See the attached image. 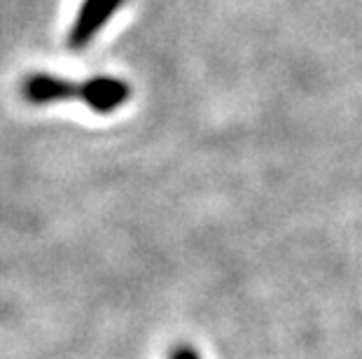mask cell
<instances>
[{
    "mask_svg": "<svg viewBox=\"0 0 362 359\" xmlns=\"http://www.w3.org/2000/svg\"><path fill=\"white\" fill-rule=\"evenodd\" d=\"M21 94L33 105L80 101L98 114H110L129 103L131 87L124 80L110 78V75H98L87 82H73L59 75L35 73L24 80Z\"/></svg>",
    "mask_w": 362,
    "mask_h": 359,
    "instance_id": "6da1fadb",
    "label": "cell"
},
{
    "mask_svg": "<svg viewBox=\"0 0 362 359\" xmlns=\"http://www.w3.org/2000/svg\"><path fill=\"white\" fill-rule=\"evenodd\" d=\"M168 359H202V355H199V350L194 346H189V343H178V346H173L168 350Z\"/></svg>",
    "mask_w": 362,
    "mask_h": 359,
    "instance_id": "3957f363",
    "label": "cell"
},
{
    "mask_svg": "<svg viewBox=\"0 0 362 359\" xmlns=\"http://www.w3.org/2000/svg\"><path fill=\"white\" fill-rule=\"evenodd\" d=\"M124 0H82V7L75 17V24L68 33V47L84 49L94 42L101 28L115 17Z\"/></svg>",
    "mask_w": 362,
    "mask_h": 359,
    "instance_id": "7a4b0ae2",
    "label": "cell"
}]
</instances>
